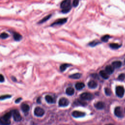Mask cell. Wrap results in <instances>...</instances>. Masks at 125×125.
<instances>
[{"mask_svg":"<svg viewBox=\"0 0 125 125\" xmlns=\"http://www.w3.org/2000/svg\"><path fill=\"white\" fill-rule=\"evenodd\" d=\"M60 7L62 9V13H67L69 12L71 9V0H64V1H62L60 4Z\"/></svg>","mask_w":125,"mask_h":125,"instance_id":"6da1fadb","label":"cell"},{"mask_svg":"<svg viewBox=\"0 0 125 125\" xmlns=\"http://www.w3.org/2000/svg\"><path fill=\"white\" fill-rule=\"evenodd\" d=\"M12 116L11 112H9L5 114L1 118V125H9L10 124V118Z\"/></svg>","mask_w":125,"mask_h":125,"instance_id":"7a4b0ae2","label":"cell"},{"mask_svg":"<svg viewBox=\"0 0 125 125\" xmlns=\"http://www.w3.org/2000/svg\"><path fill=\"white\" fill-rule=\"evenodd\" d=\"M12 115L13 117L14 120L16 122H19L22 120V116L20 114L19 111L17 109H14L11 111Z\"/></svg>","mask_w":125,"mask_h":125,"instance_id":"3957f363","label":"cell"},{"mask_svg":"<svg viewBox=\"0 0 125 125\" xmlns=\"http://www.w3.org/2000/svg\"><path fill=\"white\" fill-rule=\"evenodd\" d=\"M125 93L124 88L122 86H118L116 88V94L120 98H122Z\"/></svg>","mask_w":125,"mask_h":125,"instance_id":"277c9868","label":"cell"},{"mask_svg":"<svg viewBox=\"0 0 125 125\" xmlns=\"http://www.w3.org/2000/svg\"><path fill=\"white\" fill-rule=\"evenodd\" d=\"M81 98L83 100H90L93 98V95L92 94L89 92H84L80 95Z\"/></svg>","mask_w":125,"mask_h":125,"instance_id":"5b68a950","label":"cell"},{"mask_svg":"<svg viewBox=\"0 0 125 125\" xmlns=\"http://www.w3.org/2000/svg\"><path fill=\"white\" fill-rule=\"evenodd\" d=\"M44 113L45 110L40 107H36L34 109V114L37 116L41 117L44 115Z\"/></svg>","mask_w":125,"mask_h":125,"instance_id":"8992f818","label":"cell"},{"mask_svg":"<svg viewBox=\"0 0 125 125\" xmlns=\"http://www.w3.org/2000/svg\"><path fill=\"white\" fill-rule=\"evenodd\" d=\"M67 21V18H62L58 19L56 20V21H55L54 23H53L51 26H55V25H62L65 24Z\"/></svg>","mask_w":125,"mask_h":125,"instance_id":"52a82bcc","label":"cell"},{"mask_svg":"<svg viewBox=\"0 0 125 125\" xmlns=\"http://www.w3.org/2000/svg\"><path fill=\"white\" fill-rule=\"evenodd\" d=\"M69 101L66 98L62 97L59 101V106L60 107H67L68 105Z\"/></svg>","mask_w":125,"mask_h":125,"instance_id":"ba28073f","label":"cell"},{"mask_svg":"<svg viewBox=\"0 0 125 125\" xmlns=\"http://www.w3.org/2000/svg\"><path fill=\"white\" fill-rule=\"evenodd\" d=\"M114 113L115 115L118 117L122 118L124 116L122 108L119 107H117L115 108Z\"/></svg>","mask_w":125,"mask_h":125,"instance_id":"9c48e42d","label":"cell"},{"mask_svg":"<svg viewBox=\"0 0 125 125\" xmlns=\"http://www.w3.org/2000/svg\"><path fill=\"white\" fill-rule=\"evenodd\" d=\"M72 115L75 118L82 117L85 116V113L79 111H74L72 113Z\"/></svg>","mask_w":125,"mask_h":125,"instance_id":"30bf717a","label":"cell"},{"mask_svg":"<svg viewBox=\"0 0 125 125\" xmlns=\"http://www.w3.org/2000/svg\"><path fill=\"white\" fill-rule=\"evenodd\" d=\"M13 36L14 39L16 41H20L22 39V36L20 34L17 32H13Z\"/></svg>","mask_w":125,"mask_h":125,"instance_id":"8fae6325","label":"cell"},{"mask_svg":"<svg viewBox=\"0 0 125 125\" xmlns=\"http://www.w3.org/2000/svg\"><path fill=\"white\" fill-rule=\"evenodd\" d=\"M21 109L23 110V112L26 113L29 112V107L27 104L24 103L21 105Z\"/></svg>","mask_w":125,"mask_h":125,"instance_id":"7c38bea8","label":"cell"},{"mask_svg":"<svg viewBox=\"0 0 125 125\" xmlns=\"http://www.w3.org/2000/svg\"><path fill=\"white\" fill-rule=\"evenodd\" d=\"M105 71L108 74H112L114 71V67L112 66H107L105 68Z\"/></svg>","mask_w":125,"mask_h":125,"instance_id":"4fadbf2b","label":"cell"},{"mask_svg":"<svg viewBox=\"0 0 125 125\" xmlns=\"http://www.w3.org/2000/svg\"><path fill=\"white\" fill-rule=\"evenodd\" d=\"M88 86L91 88H95L97 86V83L93 80L90 81L88 83Z\"/></svg>","mask_w":125,"mask_h":125,"instance_id":"5bb4252c","label":"cell"},{"mask_svg":"<svg viewBox=\"0 0 125 125\" xmlns=\"http://www.w3.org/2000/svg\"><path fill=\"white\" fill-rule=\"evenodd\" d=\"M122 66V62L119 61H117L113 62L112 63V66L114 67V68H119Z\"/></svg>","mask_w":125,"mask_h":125,"instance_id":"9a60e30c","label":"cell"},{"mask_svg":"<svg viewBox=\"0 0 125 125\" xmlns=\"http://www.w3.org/2000/svg\"><path fill=\"white\" fill-rule=\"evenodd\" d=\"M94 106L96 108L98 109H103L104 108V106H105L104 103H103L102 102H98L96 103V104H95Z\"/></svg>","mask_w":125,"mask_h":125,"instance_id":"2e32d148","label":"cell"},{"mask_svg":"<svg viewBox=\"0 0 125 125\" xmlns=\"http://www.w3.org/2000/svg\"><path fill=\"white\" fill-rule=\"evenodd\" d=\"M85 87L84 83L82 82L77 83L75 85V88L77 90H81Z\"/></svg>","mask_w":125,"mask_h":125,"instance_id":"e0dca14e","label":"cell"},{"mask_svg":"<svg viewBox=\"0 0 125 125\" xmlns=\"http://www.w3.org/2000/svg\"><path fill=\"white\" fill-rule=\"evenodd\" d=\"M100 75L101 77L105 79H108L109 78V74H108L106 71H100Z\"/></svg>","mask_w":125,"mask_h":125,"instance_id":"ac0fdd59","label":"cell"},{"mask_svg":"<svg viewBox=\"0 0 125 125\" xmlns=\"http://www.w3.org/2000/svg\"><path fill=\"white\" fill-rule=\"evenodd\" d=\"M74 93V89L72 87H68L66 89V93L68 95H72Z\"/></svg>","mask_w":125,"mask_h":125,"instance_id":"d6986e66","label":"cell"},{"mask_svg":"<svg viewBox=\"0 0 125 125\" xmlns=\"http://www.w3.org/2000/svg\"><path fill=\"white\" fill-rule=\"evenodd\" d=\"M81 74L77 73H75L72 75H71L69 76V78H71V79H78L81 78Z\"/></svg>","mask_w":125,"mask_h":125,"instance_id":"ffe728a7","label":"cell"},{"mask_svg":"<svg viewBox=\"0 0 125 125\" xmlns=\"http://www.w3.org/2000/svg\"><path fill=\"white\" fill-rule=\"evenodd\" d=\"M71 66V65L68 64H62L60 66V69L61 71H62V72L64 71L68 67H70Z\"/></svg>","mask_w":125,"mask_h":125,"instance_id":"44dd1931","label":"cell"},{"mask_svg":"<svg viewBox=\"0 0 125 125\" xmlns=\"http://www.w3.org/2000/svg\"><path fill=\"white\" fill-rule=\"evenodd\" d=\"M51 15H50V14L46 16V17H44L43 19H42L41 20H40V21L39 22V24H43V23L46 22V21H47V20H49L51 18Z\"/></svg>","mask_w":125,"mask_h":125,"instance_id":"7402d4cb","label":"cell"},{"mask_svg":"<svg viewBox=\"0 0 125 125\" xmlns=\"http://www.w3.org/2000/svg\"><path fill=\"white\" fill-rule=\"evenodd\" d=\"M46 100L48 103H53L54 102V100L52 97L50 95H46Z\"/></svg>","mask_w":125,"mask_h":125,"instance_id":"603a6c76","label":"cell"},{"mask_svg":"<svg viewBox=\"0 0 125 125\" xmlns=\"http://www.w3.org/2000/svg\"><path fill=\"white\" fill-rule=\"evenodd\" d=\"M109 46H110V48H112V49H114V50H117L121 46L120 45L117 44H115V43L110 44L109 45Z\"/></svg>","mask_w":125,"mask_h":125,"instance_id":"cb8c5ba5","label":"cell"},{"mask_svg":"<svg viewBox=\"0 0 125 125\" xmlns=\"http://www.w3.org/2000/svg\"><path fill=\"white\" fill-rule=\"evenodd\" d=\"M110 38V37L109 35H106L103 36L101 38V40L103 42H107Z\"/></svg>","mask_w":125,"mask_h":125,"instance_id":"d4e9b609","label":"cell"},{"mask_svg":"<svg viewBox=\"0 0 125 125\" xmlns=\"http://www.w3.org/2000/svg\"><path fill=\"white\" fill-rule=\"evenodd\" d=\"M99 44H100V43L98 41L97 42V41H93L92 42H91L89 44V46H91L92 47H93V46H96L97 45H98Z\"/></svg>","mask_w":125,"mask_h":125,"instance_id":"484cf974","label":"cell"},{"mask_svg":"<svg viewBox=\"0 0 125 125\" xmlns=\"http://www.w3.org/2000/svg\"><path fill=\"white\" fill-rule=\"evenodd\" d=\"M8 37H9L8 34L5 32H3V33H1V38L3 39H5L8 38Z\"/></svg>","mask_w":125,"mask_h":125,"instance_id":"4316f807","label":"cell"},{"mask_svg":"<svg viewBox=\"0 0 125 125\" xmlns=\"http://www.w3.org/2000/svg\"><path fill=\"white\" fill-rule=\"evenodd\" d=\"M79 3V0H73V6L74 7H77Z\"/></svg>","mask_w":125,"mask_h":125,"instance_id":"83f0119b","label":"cell"},{"mask_svg":"<svg viewBox=\"0 0 125 125\" xmlns=\"http://www.w3.org/2000/svg\"><path fill=\"white\" fill-rule=\"evenodd\" d=\"M125 78V74L124 73L121 74L119 76H118V79L120 81H123Z\"/></svg>","mask_w":125,"mask_h":125,"instance_id":"f1b7e54d","label":"cell"},{"mask_svg":"<svg viewBox=\"0 0 125 125\" xmlns=\"http://www.w3.org/2000/svg\"><path fill=\"white\" fill-rule=\"evenodd\" d=\"M10 97H11V96L9 95H2L1 97V100H4V99H7V98H10Z\"/></svg>","mask_w":125,"mask_h":125,"instance_id":"f546056e","label":"cell"},{"mask_svg":"<svg viewBox=\"0 0 125 125\" xmlns=\"http://www.w3.org/2000/svg\"><path fill=\"white\" fill-rule=\"evenodd\" d=\"M105 93L107 95H110L111 94V93H112V92H111L110 90L108 88H106L105 89Z\"/></svg>","mask_w":125,"mask_h":125,"instance_id":"4dcf8cb0","label":"cell"},{"mask_svg":"<svg viewBox=\"0 0 125 125\" xmlns=\"http://www.w3.org/2000/svg\"><path fill=\"white\" fill-rule=\"evenodd\" d=\"M4 81V77L2 74H1V79H0V81H1V83H3Z\"/></svg>","mask_w":125,"mask_h":125,"instance_id":"1f68e13d","label":"cell"},{"mask_svg":"<svg viewBox=\"0 0 125 125\" xmlns=\"http://www.w3.org/2000/svg\"><path fill=\"white\" fill-rule=\"evenodd\" d=\"M21 100H22V98H18L17 99H16V100H15V103H18L20 102V101Z\"/></svg>","mask_w":125,"mask_h":125,"instance_id":"d6a6232c","label":"cell"},{"mask_svg":"<svg viewBox=\"0 0 125 125\" xmlns=\"http://www.w3.org/2000/svg\"><path fill=\"white\" fill-rule=\"evenodd\" d=\"M37 103H41V98H40V97L38 98V99L37 100Z\"/></svg>","mask_w":125,"mask_h":125,"instance_id":"836d02e7","label":"cell"},{"mask_svg":"<svg viewBox=\"0 0 125 125\" xmlns=\"http://www.w3.org/2000/svg\"><path fill=\"white\" fill-rule=\"evenodd\" d=\"M114 125L113 124H108V125Z\"/></svg>","mask_w":125,"mask_h":125,"instance_id":"e575fe53","label":"cell"},{"mask_svg":"<svg viewBox=\"0 0 125 125\" xmlns=\"http://www.w3.org/2000/svg\"></svg>","mask_w":125,"mask_h":125,"instance_id":"d590c367","label":"cell"},{"mask_svg":"<svg viewBox=\"0 0 125 125\" xmlns=\"http://www.w3.org/2000/svg\"></svg>","mask_w":125,"mask_h":125,"instance_id":"8d00e7d4","label":"cell"}]
</instances>
